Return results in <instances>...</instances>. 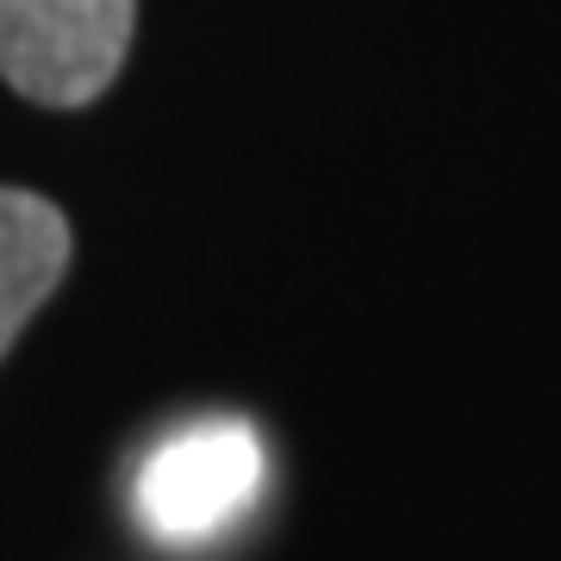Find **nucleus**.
I'll return each mask as SVG.
<instances>
[{"label": "nucleus", "mask_w": 561, "mask_h": 561, "mask_svg": "<svg viewBox=\"0 0 561 561\" xmlns=\"http://www.w3.org/2000/svg\"><path fill=\"white\" fill-rule=\"evenodd\" d=\"M262 437L250 419H194L144 456L131 481V512L157 542H213L256 505L262 493Z\"/></svg>", "instance_id": "nucleus-1"}, {"label": "nucleus", "mask_w": 561, "mask_h": 561, "mask_svg": "<svg viewBox=\"0 0 561 561\" xmlns=\"http://www.w3.org/2000/svg\"><path fill=\"white\" fill-rule=\"evenodd\" d=\"M69 268V219L44 194L0 187V356Z\"/></svg>", "instance_id": "nucleus-3"}, {"label": "nucleus", "mask_w": 561, "mask_h": 561, "mask_svg": "<svg viewBox=\"0 0 561 561\" xmlns=\"http://www.w3.org/2000/svg\"><path fill=\"white\" fill-rule=\"evenodd\" d=\"M138 0H0V81L38 106H88L131 50Z\"/></svg>", "instance_id": "nucleus-2"}]
</instances>
